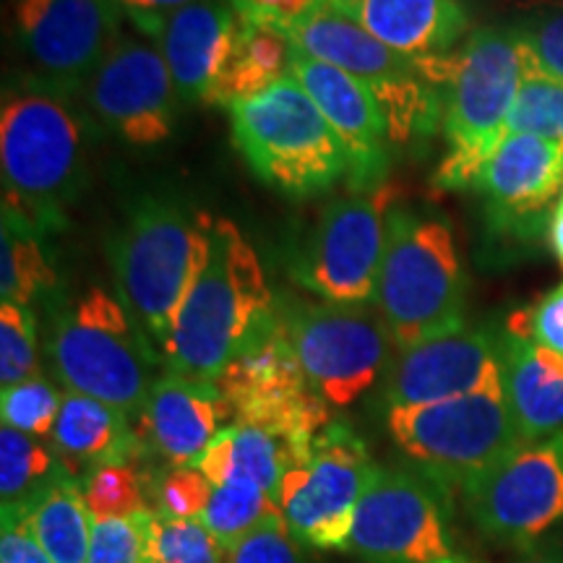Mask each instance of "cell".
<instances>
[{
	"label": "cell",
	"mask_w": 563,
	"mask_h": 563,
	"mask_svg": "<svg viewBox=\"0 0 563 563\" xmlns=\"http://www.w3.org/2000/svg\"><path fill=\"white\" fill-rule=\"evenodd\" d=\"M89 118L76 95L24 74L0 104L3 209L47 230L66 228V207L87 186Z\"/></svg>",
	"instance_id": "6da1fadb"
},
{
	"label": "cell",
	"mask_w": 563,
	"mask_h": 563,
	"mask_svg": "<svg viewBox=\"0 0 563 563\" xmlns=\"http://www.w3.org/2000/svg\"><path fill=\"white\" fill-rule=\"evenodd\" d=\"M42 347L63 389L100 399L131 420L141 418L165 365L118 292L102 285L47 300Z\"/></svg>",
	"instance_id": "7a4b0ae2"
},
{
	"label": "cell",
	"mask_w": 563,
	"mask_h": 563,
	"mask_svg": "<svg viewBox=\"0 0 563 563\" xmlns=\"http://www.w3.org/2000/svg\"><path fill=\"white\" fill-rule=\"evenodd\" d=\"M443 95V154L433 186L467 191L501 141L519 87L525 81L522 47L514 26H481L454 53L418 60Z\"/></svg>",
	"instance_id": "3957f363"
},
{
	"label": "cell",
	"mask_w": 563,
	"mask_h": 563,
	"mask_svg": "<svg viewBox=\"0 0 563 563\" xmlns=\"http://www.w3.org/2000/svg\"><path fill=\"white\" fill-rule=\"evenodd\" d=\"M217 217L180 201L144 196L110 235L108 256L125 311L165 352L183 302L211 256Z\"/></svg>",
	"instance_id": "277c9868"
},
{
	"label": "cell",
	"mask_w": 563,
	"mask_h": 563,
	"mask_svg": "<svg viewBox=\"0 0 563 563\" xmlns=\"http://www.w3.org/2000/svg\"><path fill=\"white\" fill-rule=\"evenodd\" d=\"M277 302L262 258L235 222L217 217L211 256L194 292L183 302L165 352V371L214 384Z\"/></svg>",
	"instance_id": "5b68a950"
},
{
	"label": "cell",
	"mask_w": 563,
	"mask_h": 563,
	"mask_svg": "<svg viewBox=\"0 0 563 563\" xmlns=\"http://www.w3.org/2000/svg\"><path fill=\"white\" fill-rule=\"evenodd\" d=\"M464 298L467 285L452 228L441 217L397 203L386 222L382 274L373 295L397 352L467 323Z\"/></svg>",
	"instance_id": "8992f818"
},
{
	"label": "cell",
	"mask_w": 563,
	"mask_h": 563,
	"mask_svg": "<svg viewBox=\"0 0 563 563\" xmlns=\"http://www.w3.org/2000/svg\"><path fill=\"white\" fill-rule=\"evenodd\" d=\"M232 144L264 186L290 199L327 194L347 178V154L292 76L230 108Z\"/></svg>",
	"instance_id": "52a82bcc"
},
{
	"label": "cell",
	"mask_w": 563,
	"mask_h": 563,
	"mask_svg": "<svg viewBox=\"0 0 563 563\" xmlns=\"http://www.w3.org/2000/svg\"><path fill=\"white\" fill-rule=\"evenodd\" d=\"M214 386L230 426L277 435L290 452V467L311 460L316 439L329 426V405L308 384L279 308L238 350Z\"/></svg>",
	"instance_id": "ba28073f"
},
{
	"label": "cell",
	"mask_w": 563,
	"mask_h": 563,
	"mask_svg": "<svg viewBox=\"0 0 563 563\" xmlns=\"http://www.w3.org/2000/svg\"><path fill=\"white\" fill-rule=\"evenodd\" d=\"M308 58L355 76L376 100L391 144L431 139L443 121L441 89L422 76L418 60L394 53L332 5H319L285 32Z\"/></svg>",
	"instance_id": "9c48e42d"
},
{
	"label": "cell",
	"mask_w": 563,
	"mask_h": 563,
	"mask_svg": "<svg viewBox=\"0 0 563 563\" xmlns=\"http://www.w3.org/2000/svg\"><path fill=\"white\" fill-rule=\"evenodd\" d=\"M386 431L412 467L452 493L525 443L514 428L501 389L435 405L391 407L386 410Z\"/></svg>",
	"instance_id": "30bf717a"
},
{
	"label": "cell",
	"mask_w": 563,
	"mask_h": 563,
	"mask_svg": "<svg viewBox=\"0 0 563 563\" xmlns=\"http://www.w3.org/2000/svg\"><path fill=\"white\" fill-rule=\"evenodd\" d=\"M277 308L308 384L329 407L355 405L389 371L397 347L373 302L287 300Z\"/></svg>",
	"instance_id": "8fae6325"
},
{
	"label": "cell",
	"mask_w": 563,
	"mask_h": 563,
	"mask_svg": "<svg viewBox=\"0 0 563 563\" xmlns=\"http://www.w3.org/2000/svg\"><path fill=\"white\" fill-rule=\"evenodd\" d=\"M452 490L418 467L373 470L347 551L361 563H435L452 555Z\"/></svg>",
	"instance_id": "7c38bea8"
},
{
	"label": "cell",
	"mask_w": 563,
	"mask_h": 563,
	"mask_svg": "<svg viewBox=\"0 0 563 563\" xmlns=\"http://www.w3.org/2000/svg\"><path fill=\"white\" fill-rule=\"evenodd\" d=\"M399 196L402 188L389 180L376 191L329 203L292 258V279L321 300L373 302L386 249V222Z\"/></svg>",
	"instance_id": "4fadbf2b"
},
{
	"label": "cell",
	"mask_w": 563,
	"mask_h": 563,
	"mask_svg": "<svg viewBox=\"0 0 563 563\" xmlns=\"http://www.w3.org/2000/svg\"><path fill=\"white\" fill-rule=\"evenodd\" d=\"M376 467L361 435L329 422L311 460L287 467L279 481L277 504L292 538L316 551H347L357 504Z\"/></svg>",
	"instance_id": "5bb4252c"
},
{
	"label": "cell",
	"mask_w": 563,
	"mask_h": 563,
	"mask_svg": "<svg viewBox=\"0 0 563 563\" xmlns=\"http://www.w3.org/2000/svg\"><path fill=\"white\" fill-rule=\"evenodd\" d=\"M477 530L514 548H530L563 519V431L522 443L462 488Z\"/></svg>",
	"instance_id": "9a60e30c"
},
{
	"label": "cell",
	"mask_w": 563,
	"mask_h": 563,
	"mask_svg": "<svg viewBox=\"0 0 563 563\" xmlns=\"http://www.w3.org/2000/svg\"><path fill=\"white\" fill-rule=\"evenodd\" d=\"M115 0H11V32L30 76L68 95L87 84L121 37Z\"/></svg>",
	"instance_id": "2e32d148"
},
{
	"label": "cell",
	"mask_w": 563,
	"mask_h": 563,
	"mask_svg": "<svg viewBox=\"0 0 563 563\" xmlns=\"http://www.w3.org/2000/svg\"><path fill=\"white\" fill-rule=\"evenodd\" d=\"M95 123L136 150L165 144L175 129L170 68L157 47L118 37L84 89Z\"/></svg>",
	"instance_id": "e0dca14e"
},
{
	"label": "cell",
	"mask_w": 563,
	"mask_h": 563,
	"mask_svg": "<svg viewBox=\"0 0 563 563\" xmlns=\"http://www.w3.org/2000/svg\"><path fill=\"white\" fill-rule=\"evenodd\" d=\"M485 224L498 241H538L563 194V144L509 133L477 175Z\"/></svg>",
	"instance_id": "ac0fdd59"
},
{
	"label": "cell",
	"mask_w": 563,
	"mask_h": 563,
	"mask_svg": "<svg viewBox=\"0 0 563 563\" xmlns=\"http://www.w3.org/2000/svg\"><path fill=\"white\" fill-rule=\"evenodd\" d=\"M496 327L462 323L399 352L384 376L382 399L391 407H420L501 389V355Z\"/></svg>",
	"instance_id": "d6986e66"
},
{
	"label": "cell",
	"mask_w": 563,
	"mask_h": 563,
	"mask_svg": "<svg viewBox=\"0 0 563 563\" xmlns=\"http://www.w3.org/2000/svg\"><path fill=\"white\" fill-rule=\"evenodd\" d=\"M290 76L308 91L347 154V183L355 194L382 188L389 173V133L371 91L355 76L313 60L292 47Z\"/></svg>",
	"instance_id": "ffe728a7"
},
{
	"label": "cell",
	"mask_w": 563,
	"mask_h": 563,
	"mask_svg": "<svg viewBox=\"0 0 563 563\" xmlns=\"http://www.w3.org/2000/svg\"><path fill=\"white\" fill-rule=\"evenodd\" d=\"M222 422H228V412L214 384L165 371L136 420V433L146 452L157 454L167 467H196Z\"/></svg>",
	"instance_id": "44dd1931"
},
{
	"label": "cell",
	"mask_w": 563,
	"mask_h": 563,
	"mask_svg": "<svg viewBox=\"0 0 563 563\" xmlns=\"http://www.w3.org/2000/svg\"><path fill=\"white\" fill-rule=\"evenodd\" d=\"M241 26L235 9L220 0H196L162 24L154 42L170 68L180 102H207L214 81L235 55Z\"/></svg>",
	"instance_id": "7402d4cb"
},
{
	"label": "cell",
	"mask_w": 563,
	"mask_h": 563,
	"mask_svg": "<svg viewBox=\"0 0 563 563\" xmlns=\"http://www.w3.org/2000/svg\"><path fill=\"white\" fill-rule=\"evenodd\" d=\"M336 13L410 60L454 53L470 34L464 0H323Z\"/></svg>",
	"instance_id": "603a6c76"
},
{
	"label": "cell",
	"mask_w": 563,
	"mask_h": 563,
	"mask_svg": "<svg viewBox=\"0 0 563 563\" xmlns=\"http://www.w3.org/2000/svg\"><path fill=\"white\" fill-rule=\"evenodd\" d=\"M501 391L519 439L534 443L563 431V355L501 327Z\"/></svg>",
	"instance_id": "cb8c5ba5"
},
{
	"label": "cell",
	"mask_w": 563,
	"mask_h": 563,
	"mask_svg": "<svg viewBox=\"0 0 563 563\" xmlns=\"http://www.w3.org/2000/svg\"><path fill=\"white\" fill-rule=\"evenodd\" d=\"M51 443L63 467L76 481L104 464L136 462L146 454L129 415L76 391L63 394Z\"/></svg>",
	"instance_id": "d4e9b609"
},
{
	"label": "cell",
	"mask_w": 563,
	"mask_h": 563,
	"mask_svg": "<svg viewBox=\"0 0 563 563\" xmlns=\"http://www.w3.org/2000/svg\"><path fill=\"white\" fill-rule=\"evenodd\" d=\"M287 467H290V452L285 441L253 426H224L196 462V470L211 485H258L274 498Z\"/></svg>",
	"instance_id": "484cf974"
},
{
	"label": "cell",
	"mask_w": 563,
	"mask_h": 563,
	"mask_svg": "<svg viewBox=\"0 0 563 563\" xmlns=\"http://www.w3.org/2000/svg\"><path fill=\"white\" fill-rule=\"evenodd\" d=\"M290 63L292 42L285 32L243 21L235 55L214 81L203 104H222L230 110L232 104L251 100L290 76Z\"/></svg>",
	"instance_id": "4316f807"
},
{
	"label": "cell",
	"mask_w": 563,
	"mask_h": 563,
	"mask_svg": "<svg viewBox=\"0 0 563 563\" xmlns=\"http://www.w3.org/2000/svg\"><path fill=\"white\" fill-rule=\"evenodd\" d=\"M47 230L3 209L0 224V298L3 302L32 308L37 300H51L58 290V274L47 253Z\"/></svg>",
	"instance_id": "83f0119b"
},
{
	"label": "cell",
	"mask_w": 563,
	"mask_h": 563,
	"mask_svg": "<svg viewBox=\"0 0 563 563\" xmlns=\"http://www.w3.org/2000/svg\"><path fill=\"white\" fill-rule=\"evenodd\" d=\"M37 540L53 563H87L91 514L84 504L79 481L63 477L26 509Z\"/></svg>",
	"instance_id": "f1b7e54d"
},
{
	"label": "cell",
	"mask_w": 563,
	"mask_h": 563,
	"mask_svg": "<svg viewBox=\"0 0 563 563\" xmlns=\"http://www.w3.org/2000/svg\"><path fill=\"white\" fill-rule=\"evenodd\" d=\"M70 477L55 454L53 443L16 431L0 428V498L3 506L30 509L55 483ZM76 481V477H74Z\"/></svg>",
	"instance_id": "f546056e"
},
{
	"label": "cell",
	"mask_w": 563,
	"mask_h": 563,
	"mask_svg": "<svg viewBox=\"0 0 563 563\" xmlns=\"http://www.w3.org/2000/svg\"><path fill=\"white\" fill-rule=\"evenodd\" d=\"M279 517L282 509L272 493L258 488V485L228 483L214 485L199 522L220 540L222 548L232 551L249 534L256 532L258 527L269 525L272 519Z\"/></svg>",
	"instance_id": "4dcf8cb0"
},
{
	"label": "cell",
	"mask_w": 563,
	"mask_h": 563,
	"mask_svg": "<svg viewBox=\"0 0 563 563\" xmlns=\"http://www.w3.org/2000/svg\"><path fill=\"white\" fill-rule=\"evenodd\" d=\"M91 519H121L152 509V481L136 462L104 464L79 481Z\"/></svg>",
	"instance_id": "1f68e13d"
},
{
	"label": "cell",
	"mask_w": 563,
	"mask_h": 563,
	"mask_svg": "<svg viewBox=\"0 0 563 563\" xmlns=\"http://www.w3.org/2000/svg\"><path fill=\"white\" fill-rule=\"evenodd\" d=\"M228 553L199 519L152 514L150 563H228Z\"/></svg>",
	"instance_id": "d6a6232c"
},
{
	"label": "cell",
	"mask_w": 563,
	"mask_h": 563,
	"mask_svg": "<svg viewBox=\"0 0 563 563\" xmlns=\"http://www.w3.org/2000/svg\"><path fill=\"white\" fill-rule=\"evenodd\" d=\"M63 394L45 376L26 378L11 389L0 391V418L3 426L34 435V439L51 441L55 422H58Z\"/></svg>",
	"instance_id": "836d02e7"
},
{
	"label": "cell",
	"mask_w": 563,
	"mask_h": 563,
	"mask_svg": "<svg viewBox=\"0 0 563 563\" xmlns=\"http://www.w3.org/2000/svg\"><path fill=\"white\" fill-rule=\"evenodd\" d=\"M40 376V344L34 311L0 302V389Z\"/></svg>",
	"instance_id": "e575fe53"
},
{
	"label": "cell",
	"mask_w": 563,
	"mask_h": 563,
	"mask_svg": "<svg viewBox=\"0 0 563 563\" xmlns=\"http://www.w3.org/2000/svg\"><path fill=\"white\" fill-rule=\"evenodd\" d=\"M514 32L522 47L525 76L563 87V9L534 13L514 24Z\"/></svg>",
	"instance_id": "d590c367"
},
{
	"label": "cell",
	"mask_w": 563,
	"mask_h": 563,
	"mask_svg": "<svg viewBox=\"0 0 563 563\" xmlns=\"http://www.w3.org/2000/svg\"><path fill=\"white\" fill-rule=\"evenodd\" d=\"M509 133H532V136L563 144L561 84L525 76L522 87H519L517 102H514L511 108L509 125H506V136H509Z\"/></svg>",
	"instance_id": "8d00e7d4"
},
{
	"label": "cell",
	"mask_w": 563,
	"mask_h": 563,
	"mask_svg": "<svg viewBox=\"0 0 563 563\" xmlns=\"http://www.w3.org/2000/svg\"><path fill=\"white\" fill-rule=\"evenodd\" d=\"M154 511L121 519H95L87 563H150V527Z\"/></svg>",
	"instance_id": "74e56055"
},
{
	"label": "cell",
	"mask_w": 563,
	"mask_h": 563,
	"mask_svg": "<svg viewBox=\"0 0 563 563\" xmlns=\"http://www.w3.org/2000/svg\"><path fill=\"white\" fill-rule=\"evenodd\" d=\"M211 490L214 485L196 467H167L152 481V509L175 519H201Z\"/></svg>",
	"instance_id": "f35d334b"
},
{
	"label": "cell",
	"mask_w": 563,
	"mask_h": 563,
	"mask_svg": "<svg viewBox=\"0 0 563 563\" xmlns=\"http://www.w3.org/2000/svg\"><path fill=\"white\" fill-rule=\"evenodd\" d=\"M504 329L563 355V282L548 290L534 306L514 311Z\"/></svg>",
	"instance_id": "ab89813d"
},
{
	"label": "cell",
	"mask_w": 563,
	"mask_h": 563,
	"mask_svg": "<svg viewBox=\"0 0 563 563\" xmlns=\"http://www.w3.org/2000/svg\"><path fill=\"white\" fill-rule=\"evenodd\" d=\"M228 563H306V559L300 543L287 530L285 517H279L232 548Z\"/></svg>",
	"instance_id": "60d3db41"
},
{
	"label": "cell",
	"mask_w": 563,
	"mask_h": 563,
	"mask_svg": "<svg viewBox=\"0 0 563 563\" xmlns=\"http://www.w3.org/2000/svg\"><path fill=\"white\" fill-rule=\"evenodd\" d=\"M0 563H53L32 530L26 509H19V506H3Z\"/></svg>",
	"instance_id": "b9f144b4"
},
{
	"label": "cell",
	"mask_w": 563,
	"mask_h": 563,
	"mask_svg": "<svg viewBox=\"0 0 563 563\" xmlns=\"http://www.w3.org/2000/svg\"><path fill=\"white\" fill-rule=\"evenodd\" d=\"M230 5L243 21L287 32L323 5V0H230Z\"/></svg>",
	"instance_id": "7bdbcfd3"
},
{
	"label": "cell",
	"mask_w": 563,
	"mask_h": 563,
	"mask_svg": "<svg viewBox=\"0 0 563 563\" xmlns=\"http://www.w3.org/2000/svg\"><path fill=\"white\" fill-rule=\"evenodd\" d=\"M123 16L133 21V26L146 37H157L162 24L173 16L175 11L186 9L196 0H115Z\"/></svg>",
	"instance_id": "ee69618b"
},
{
	"label": "cell",
	"mask_w": 563,
	"mask_h": 563,
	"mask_svg": "<svg viewBox=\"0 0 563 563\" xmlns=\"http://www.w3.org/2000/svg\"><path fill=\"white\" fill-rule=\"evenodd\" d=\"M522 563H563V545L559 540H540L525 551Z\"/></svg>",
	"instance_id": "f6af8a7d"
},
{
	"label": "cell",
	"mask_w": 563,
	"mask_h": 563,
	"mask_svg": "<svg viewBox=\"0 0 563 563\" xmlns=\"http://www.w3.org/2000/svg\"><path fill=\"white\" fill-rule=\"evenodd\" d=\"M548 243H551L555 262H559V266L563 269V194L553 209L551 224H548Z\"/></svg>",
	"instance_id": "bcb514c9"
},
{
	"label": "cell",
	"mask_w": 563,
	"mask_h": 563,
	"mask_svg": "<svg viewBox=\"0 0 563 563\" xmlns=\"http://www.w3.org/2000/svg\"><path fill=\"white\" fill-rule=\"evenodd\" d=\"M477 3L493 5V9H509V11H540L561 5L563 0H477Z\"/></svg>",
	"instance_id": "7dc6e473"
}]
</instances>
